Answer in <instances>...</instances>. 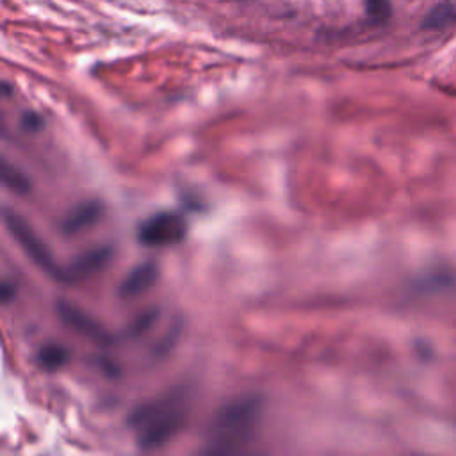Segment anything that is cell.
<instances>
[{
    "instance_id": "6da1fadb",
    "label": "cell",
    "mask_w": 456,
    "mask_h": 456,
    "mask_svg": "<svg viewBox=\"0 0 456 456\" xmlns=\"http://www.w3.org/2000/svg\"><path fill=\"white\" fill-rule=\"evenodd\" d=\"M187 411L189 395L183 387L167 390L134 408L128 417V426L135 433L139 449L153 451L171 442L185 424Z\"/></svg>"
},
{
    "instance_id": "7a4b0ae2",
    "label": "cell",
    "mask_w": 456,
    "mask_h": 456,
    "mask_svg": "<svg viewBox=\"0 0 456 456\" xmlns=\"http://www.w3.org/2000/svg\"><path fill=\"white\" fill-rule=\"evenodd\" d=\"M262 399L255 394L240 395L223 404L205 429V452H237L248 445L260 424Z\"/></svg>"
},
{
    "instance_id": "3957f363",
    "label": "cell",
    "mask_w": 456,
    "mask_h": 456,
    "mask_svg": "<svg viewBox=\"0 0 456 456\" xmlns=\"http://www.w3.org/2000/svg\"><path fill=\"white\" fill-rule=\"evenodd\" d=\"M4 221L9 230V233L16 239L18 246L23 249V253L48 276H52L57 281L68 283L66 280V269L59 267L53 260V255L50 248L45 244V240L34 232V228L16 212L5 208L4 210Z\"/></svg>"
},
{
    "instance_id": "277c9868",
    "label": "cell",
    "mask_w": 456,
    "mask_h": 456,
    "mask_svg": "<svg viewBox=\"0 0 456 456\" xmlns=\"http://www.w3.org/2000/svg\"><path fill=\"white\" fill-rule=\"evenodd\" d=\"M187 235V221L178 212H157L144 219L137 230V240L146 248L180 244Z\"/></svg>"
},
{
    "instance_id": "5b68a950",
    "label": "cell",
    "mask_w": 456,
    "mask_h": 456,
    "mask_svg": "<svg viewBox=\"0 0 456 456\" xmlns=\"http://www.w3.org/2000/svg\"><path fill=\"white\" fill-rule=\"evenodd\" d=\"M55 310H57L59 319L66 326H69L73 331L80 333L82 337H86L96 344H103V346H109L112 342L110 333L82 308H78L71 303H66V301H59L55 305Z\"/></svg>"
},
{
    "instance_id": "8992f818",
    "label": "cell",
    "mask_w": 456,
    "mask_h": 456,
    "mask_svg": "<svg viewBox=\"0 0 456 456\" xmlns=\"http://www.w3.org/2000/svg\"><path fill=\"white\" fill-rule=\"evenodd\" d=\"M159 280V267L155 262H142L135 265L119 283L118 296L123 299H132L146 294Z\"/></svg>"
},
{
    "instance_id": "52a82bcc",
    "label": "cell",
    "mask_w": 456,
    "mask_h": 456,
    "mask_svg": "<svg viewBox=\"0 0 456 456\" xmlns=\"http://www.w3.org/2000/svg\"><path fill=\"white\" fill-rule=\"evenodd\" d=\"M112 256V248L109 246H100V248H93L86 253H82L80 256H77L73 260V264L66 269V280L69 281H77V280H84L89 278L91 274L98 273L100 269L105 267V264L110 260Z\"/></svg>"
},
{
    "instance_id": "ba28073f",
    "label": "cell",
    "mask_w": 456,
    "mask_h": 456,
    "mask_svg": "<svg viewBox=\"0 0 456 456\" xmlns=\"http://www.w3.org/2000/svg\"><path fill=\"white\" fill-rule=\"evenodd\" d=\"M102 216V205L98 201H82L75 205L61 223V230L66 235H77L93 226Z\"/></svg>"
},
{
    "instance_id": "9c48e42d",
    "label": "cell",
    "mask_w": 456,
    "mask_h": 456,
    "mask_svg": "<svg viewBox=\"0 0 456 456\" xmlns=\"http://www.w3.org/2000/svg\"><path fill=\"white\" fill-rule=\"evenodd\" d=\"M68 356H69V353L62 344L48 342V344L39 347V351L36 354V362L41 369H45L48 372H53L68 362Z\"/></svg>"
},
{
    "instance_id": "30bf717a",
    "label": "cell",
    "mask_w": 456,
    "mask_h": 456,
    "mask_svg": "<svg viewBox=\"0 0 456 456\" xmlns=\"http://www.w3.org/2000/svg\"><path fill=\"white\" fill-rule=\"evenodd\" d=\"M454 21H456V4L454 2H440L426 14V18L422 21V28L442 30Z\"/></svg>"
},
{
    "instance_id": "8fae6325",
    "label": "cell",
    "mask_w": 456,
    "mask_h": 456,
    "mask_svg": "<svg viewBox=\"0 0 456 456\" xmlns=\"http://www.w3.org/2000/svg\"><path fill=\"white\" fill-rule=\"evenodd\" d=\"M2 182L5 187H9L14 192H28L30 189V182L28 178L16 167L9 166L5 160L2 162Z\"/></svg>"
},
{
    "instance_id": "7c38bea8",
    "label": "cell",
    "mask_w": 456,
    "mask_h": 456,
    "mask_svg": "<svg viewBox=\"0 0 456 456\" xmlns=\"http://www.w3.org/2000/svg\"><path fill=\"white\" fill-rule=\"evenodd\" d=\"M365 12L372 21H385L392 14L390 0H363Z\"/></svg>"
},
{
    "instance_id": "4fadbf2b",
    "label": "cell",
    "mask_w": 456,
    "mask_h": 456,
    "mask_svg": "<svg viewBox=\"0 0 456 456\" xmlns=\"http://www.w3.org/2000/svg\"><path fill=\"white\" fill-rule=\"evenodd\" d=\"M21 123H23L25 130H37V128H41L43 119L37 114H34V112H25Z\"/></svg>"
},
{
    "instance_id": "5bb4252c",
    "label": "cell",
    "mask_w": 456,
    "mask_h": 456,
    "mask_svg": "<svg viewBox=\"0 0 456 456\" xmlns=\"http://www.w3.org/2000/svg\"><path fill=\"white\" fill-rule=\"evenodd\" d=\"M12 296H14V287L11 283L4 281V285H2V299L7 303Z\"/></svg>"
}]
</instances>
